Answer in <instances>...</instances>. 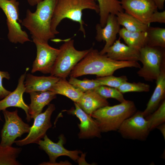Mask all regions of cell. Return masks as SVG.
Here are the masks:
<instances>
[{
  "label": "cell",
  "instance_id": "6da1fadb",
  "mask_svg": "<svg viewBox=\"0 0 165 165\" xmlns=\"http://www.w3.org/2000/svg\"><path fill=\"white\" fill-rule=\"evenodd\" d=\"M126 67L141 68L138 62L118 61L113 60L98 50L90 48L88 53L73 69L69 75L76 78L87 75L98 77L112 75L116 70Z\"/></svg>",
  "mask_w": 165,
  "mask_h": 165
},
{
  "label": "cell",
  "instance_id": "7a4b0ae2",
  "mask_svg": "<svg viewBox=\"0 0 165 165\" xmlns=\"http://www.w3.org/2000/svg\"><path fill=\"white\" fill-rule=\"evenodd\" d=\"M57 0H43L37 5L34 12L28 9L21 25L29 31L32 39L48 42L55 37L51 30V24Z\"/></svg>",
  "mask_w": 165,
  "mask_h": 165
},
{
  "label": "cell",
  "instance_id": "3957f363",
  "mask_svg": "<svg viewBox=\"0 0 165 165\" xmlns=\"http://www.w3.org/2000/svg\"><path fill=\"white\" fill-rule=\"evenodd\" d=\"M89 9L99 13V7L95 0H57L54 10L51 24V30L55 35L59 32L57 28L62 20L69 19L79 24V31L84 38L86 32L82 19L83 10Z\"/></svg>",
  "mask_w": 165,
  "mask_h": 165
},
{
  "label": "cell",
  "instance_id": "277c9868",
  "mask_svg": "<svg viewBox=\"0 0 165 165\" xmlns=\"http://www.w3.org/2000/svg\"><path fill=\"white\" fill-rule=\"evenodd\" d=\"M137 111L134 103L125 100L112 106L100 108L91 114L97 122L101 132L117 131L123 122Z\"/></svg>",
  "mask_w": 165,
  "mask_h": 165
},
{
  "label": "cell",
  "instance_id": "5b68a950",
  "mask_svg": "<svg viewBox=\"0 0 165 165\" xmlns=\"http://www.w3.org/2000/svg\"><path fill=\"white\" fill-rule=\"evenodd\" d=\"M59 48V51L50 73L51 75L60 78L66 79L77 64L89 52L90 49L77 50L74 40L69 38Z\"/></svg>",
  "mask_w": 165,
  "mask_h": 165
},
{
  "label": "cell",
  "instance_id": "8992f818",
  "mask_svg": "<svg viewBox=\"0 0 165 165\" xmlns=\"http://www.w3.org/2000/svg\"><path fill=\"white\" fill-rule=\"evenodd\" d=\"M165 48L147 46L139 50V61L143 66L137 72L146 81H152L158 77L163 63L165 62Z\"/></svg>",
  "mask_w": 165,
  "mask_h": 165
},
{
  "label": "cell",
  "instance_id": "52a82bcc",
  "mask_svg": "<svg viewBox=\"0 0 165 165\" xmlns=\"http://www.w3.org/2000/svg\"><path fill=\"white\" fill-rule=\"evenodd\" d=\"M19 3L17 0H0V8L6 17L8 38L13 43L31 41L26 32L23 31L19 19Z\"/></svg>",
  "mask_w": 165,
  "mask_h": 165
},
{
  "label": "cell",
  "instance_id": "ba28073f",
  "mask_svg": "<svg viewBox=\"0 0 165 165\" xmlns=\"http://www.w3.org/2000/svg\"><path fill=\"white\" fill-rule=\"evenodd\" d=\"M2 111L5 123L1 131L0 144L3 146H12L17 138L29 133L31 127L18 116L17 109L13 112L6 109Z\"/></svg>",
  "mask_w": 165,
  "mask_h": 165
},
{
  "label": "cell",
  "instance_id": "9c48e42d",
  "mask_svg": "<svg viewBox=\"0 0 165 165\" xmlns=\"http://www.w3.org/2000/svg\"><path fill=\"white\" fill-rule=\"evenodd\" d=\"M117 131L124 138L141 141L146 140L150 131L142 112L139 111L125 120Z\"/></svg>",
  "mask_w": 165,
  "mask_h": 165
},
{
  "label": "cell",
  "instance_id": "30bf717a",
  "mask_svg": "<svg viewBox=\"0 0 165 165\" xmlns=\"http://www.w3.org/2000/svg\"><path fill=\"white\" fill-rule=\"evenodd\" d=\"M55 109L54 104H49L44 112L40 113L34 119L33 124L28 135L23 139L15 141L14 143L20 146L31 143L38 144L46 135L47 130L52 127L51 117Z\"/></svg>",
  "mask_w": 165,
  "mask_h": 165
},
{
  "label": "cell",
  "instance_id": "8fae6325",
  "mask_svg": "<svg viewBox=\"0 0 165 165\" xmlns=\"http://www.w3.org/2000/svg\"><path fill=\"white\" fill-rule=\"evenodd\" d=\"M32 39L36 46L37 54L33 62L31 73L39 71L45 74H50L59 53V49L51 46L48 42Z\"/></svg>",
  "mask_w": 165,
  "mask_h": 165
},
{
  "label": "cell",
  "instance_id": "7c38bea8",
  "mask_svg": "<svg viewBox=\"0 0 165 165\" xmlns=\"http://www.w3.org/2000/svg\"><path fill=\"white\" fill-rule=\"evenodd\" d=\"M43 140H41L38 143L39 148L44 151L49 157V162H44L39 165H52L56 162L57 158L61 156H66L74 161H78L79 157L80 150H68L63 146L65 142V138L63 134L59 137V140L54 143L50 139L46 134Z\"/></svg>",
  "mask_w": 165,
  "mask_h": 165
},
{
  "label": "cell",
  "instance_id": "4fadbf2b",
  "mask_svg": "<svg viewBox=\"0 0 165 165\" xmlns=\"http://www.w3.org/2000/svg\"><path fill=\"white\" fill-rule=\"evenodd\" d=\"M120 2L125 13L148 25L151 15L157 9L152 0H121Z\"/></svg>",
  "mask_w": 165,
  "mask_h": 165
},
{
  "label": "cell",
  "instance_id": "5bb4252c",
  "mask_svg": "<svg viewBox=\"0 0 165 165\" xmlns=\"http://www.w3.org/2000/svg\"><path fill=\"white\" fill-rule=\"evenodd\" d=\"M75 108L68 111V113L75 116L80 123L78 124L79 132L78 136L80 139L101 137V131L96 120L84 112L78 105L74 103Z\"/></svg>",
  "mask_w": 165,
  "mask_h": 165
},
{
  "label": "cell",
  "instance_id": "9a60e30c",
  "mask_svg": "<svg viewBox=\"0 0 165 165\" xmlns=\"http://www.w3.org/2000/svg\"><path fill=\"white\" fill-rule=\"evenodd\" d=\"M116 15L110 14L107 18L105 26L102 27L100 24H97L95 27V39L98 42L105 41V45L99 52L102 55L105 54L107 50L115 42L116 35L120 29Z\"/></svg>",
  "mask_w": 165,
  "mask_h": 165
},
{
  "label": "cell",
  "instance_id": "2e32d148",
  "mask_svg": "<svg viewBox=\"0 0 165 165\" xmlns=\"http://www.w3.org/2000/svg\"><path fill=\"white\" fill-rule=\"evenodd\" d=\"M26 73L27 71L20 76L15 90L0 101V111L11 107L21 108L25 111L26 120L29 122L31 119L28 113L29 107L23 99V94L25 91L24 81Z\"/></svg>",
  "mask_w": 165,
  "mask_h": 165
},
{
  "label": "cell",
  "instance_id": "e0dca14e",
  "mask_svg": "<svg viewBox=\"0 0 165 165\" xmlns=\"http://www.w3.org/2000/svg\"><path fill=\"white\" fill-rule=\"evenodd\" d=\"M105 54L113 60L118 61L138 62L140 57L139 50L121 42L120 38L115 41Z\"/></svg>",
  "mask_w": 165,
  "mask_h": 165
},
{
  "label": "cell",
  "instance_id": "ac0fdd59",
  "mask_svg": "<svg viewBox=\"0 0 165 165\" xmlns=\"http://www.w3.org/2000/svg\"><path fill=\"white\" fill-rule=\"evenodd\" d=\"M155 90L148 101L146 108L142 112L145 117L150 115L159 107L165 96V62L162 66L160 73L156 80Z\"/></svg>",
  "mask_w": 165,
  "mask_h": 165
},
{
  "label": "cell",
  "instance_id": "d6986e66",
  "mask_svg": "<svg viewBox=\"0 0 165 165\" xmlns=\"http://www.w3.org/2000/svg\"><path fill=\"white\" fill-rule=\"evenodd\" d=\"M24 82L25 92L50 91L60 78L51 75L38 76L30 74L26 75Z\"/></svg>",
  "mask_w": 165,
  "mask_h": 165
},
{
  "label": "cell",
  "instance_id": "ffe728a7",
  "mask_svg": "<svg viewBox=\"0 0 165 165\" xmlns=\"http://www.w3.org/2000/svg\"><path fill=\"white\" fill-rule=\"evenodd\" d=\"M29 94L31 103L28 105V113L31 119H34L42 113L44 107L56 97V94L49 90L34 92Z\"/></svg>",
  "mask_w": 165,
  "mask_h": 165
},
{
  "label": "cell",
  "instance_id": "44dd1931",
  "mask_svg": "<svg viewBox=\"0 0 165 165\" xmlns=\"http://www.w3.org/2000/svg\"><path fill=\"white\" fill-rule=\"evenodd\" d=\"M77 103L84 112L90 116L97 110L109 105V104L106 99L102 97L93 90L84 92Z\"/></svg>",
  "mask_w": 165,
  "mask_h": 165
},
{
  "label": "cell",
  "instance_id": "7402d4cb",
  "mask_svg": "<svg viewBox=\"0 0 165 165\" xmlns=\"http://www.w3.org/2000/svg\"><path fill=\"white\" fill-rule=\"evenodd\" d=\"M56 94H61L69 98L77 103L84 92L71 84L66 79L60 78L50 90Z\"/></svg>",
  "mask_w": 165,
  "mask_h": 165
},
{
  "label": "cell",
  "instance_id": "603a6c76",
  "mask_svg": "<svg viewBox=\"0 0 165 165\" xmlns=\"http://www.w3.org/2000/svg\"><path fill=\"white\" fill-rule=\"evenodd\" d=\"M118 34L127 45L131 47L140 50L147 45L148 36L146 31H130L123 27L120 28Z\"/></svg>",
  "mask_w": 165,
  "mask_h": 165
},
{
  "label": "cell",
  "instance_id": "cb8c5ba5",
  "mask_svg": "<svg viewBox=\"0 0 165 165\" xmlns=\"http://www.w3.org/2000/svg\"><path fill=\"white\" fill-rule=\"evenodd\" d=\"M99 7L100 24L102 27L105 25L107 20L110 14L116 15L118 13L123 12L120 1L119 0H95Z\"/></svg>",
  "mask_w": 165,
  "mask_h": 165
},
{
  "label": "cell",
  "instance_id": "d4e9b609",
  "mask_svg": "<svg viewBox=\"0 0 165 165\" xmlns=\"http://www.w3.org/2000/svg\"><path fill=\"white\" fill-rule=\"evenodd\" d=\"M116 16L120 25L123 26L125 29L129 31H145L149 26L148 25L143 23L124 12H119Z\"/></svg>",
  "mask_w": 165,
  "mask_h": 165
},
{
  "label": "cell",
  "instance_id": "484cf974",
  "mask_svg": "<svg viewBox=\"0 0 165 165\" xmlns=\"http://www.w3.org/2000/svg\"><path fill=\"white\" fill-rule=\"evenodd\" d=\"M22 148L12 146H3L0 144V165H19L16 160Z\"/></svg>",
  "mask_w": 165,
  "mask_h": 165
},
{
  "label": "cell",
  "instance_id": "4316f807",
  "mask_svg": "<svg viewBox=\"0 0 165 165\" xmlns=\"http://www.w3.org/2000/svg\"><path fill=\"white\" fill-rule=\"evenodd\" d=\"M147 33V46L152 47L165 48V28L148 26Z\"/></svg>",
  "mask_w": 165,
  "mask_h": 165
},
{
  "label": "cell",
  "instance_id": "83f0119b",
  "mask_svg": "<svg viewBox=\"0 0 165 165\" xmlns=\"http://www.w3.org/2000/svg\"><path fill=\"white\" fill-rule=\"evenodd\" d=\"M150 131L165 122V100L152 113L145 117Z\"/></svg>",
  "mask_w": 165,
  "mask_h": 165
},
{
  "label": "cell",
  "instance_id": "f1b7e54d",
  "mask_svg": "<svg viewBox=\"0 0 165 165\" xmlns=\"http://www.w3.org/2000/svg\"><path fill=\"white\" fill-rule=\"evenodd\" d=\"M94 91L102 97L107 99H116L120 103L125 100L123 94L117 89L103 85H100L94 90Z\"/></svg>",
  "mask_w": 165,
  "mask_h": 165
},
{
  "label": "cell",
  "instance_id": "f546056e",
  "mask_svg": "<svg viewBox=\"0 0 165 165\" xmlns=\"http://www.w3.org/2000/svg\"><path fill=\"white\" fill-rule=\"evenodd\" d=\"M68 82L75 87L84 93L89 90H93L101 85L96 79L81 80L76 78L70 77Z\"/></svg>",
  "mask_w": 165,
  "mask_h": 165
},
{
  "label": "cell",
  "instance_id": "4dcf8cb0",
  "mask_svg": "<svg viewBox=\"0 0 165 165\" xmlns=\"http://www.w3.org/2000/svg\"><path fill=\"white\" fill-rule=\"evenodd\" d=\"M117 89L122 93L129 92H147L149 91V85L141 82L130 83L125 82Z\"/></svg>",
  "mask_w": 165,
  "mask_h": 165
},
{
  "label": "cell",
  "instance_id": "1f68e13d",
  "mask_svg": "<svg viewBox=\"0 0 165 165\" xmlns=\"http://www.w3.org/2000/svg\"><path fill=\"white\" fill-rule=\"evenodd\" d=\"M101 85L105 86L118 88L123 83L127 81V77L122 75L119 77H116L112 75L98 77L96 79Z\"/></svg>",
  "mask_w": 165,
  "mask_h": 165
},
{
  "label": "cell",
  "instance_id": "d6a6232c",
  "mask_svg": "<svg viewBox=\"0 0 165 165\" xmlns=\"http://www.w3.org/2000/svg\"><path fill=\"white\" fill-rule=\"evenodd\" d=\"M10 78L8 72L0 71V100L5 98L11 92L6 89L2 84L3 79H9Z\"/></svg>",
  "mask_w": 165,
  "mask_h": 165
},
{
  "label": "cell",
  "instance_id": "836d02e7",
  "mask_svg": "<svg viewBox=\"0 0 165 165\" xmlns=\"http://www.w3.org/2000/svg\"><path fill=\"white\" fill-rule=\"evenodd\" d=\"M153 22L165 23V11L159 12L157 10L155 11L151 15L149 21V24Z\"/></svg>",
  "mask_w": 165,
  "mask_h": 165
},
{
  "label": "cell",
  "instance_id": "e575fe53",
  "mask_svg": "<svg viewBox=\"0 0 165 165\" xmlns=\"http://www.w3.org/2000/svg\"><path fill=\"white\" fill-rule=\"evenodd\" d=\"M157 9L162 10L164 7L165 0H152Z\"/></svg>",
  "mask_w": 165,
  "mask_h": 165
},
{
  "label": "cell",
  "instance_id": "d590c367",
  "mask_svg": "<svg viewBox=\"0 0 165 165\" xmlns=\"http://www.w3.org/2000/svg\"><path fill=\"white\" fill-rule=\"evenodd\" d=\"M158 129L160 131L164 138V140H165V123H163L159 125L156 128Z\"/></svg>",
  "mask_w": 165,
  "mask_h": 165
},
{
  "label": "cell",
  "instance_id": "8d00e7d4",
  "mask_svg": "<svg viewBox=\"0 0 165 165\" xmlns=\"http://www.w3.org/2000/svg\"><path fill=\"white\" fill-rule=\"evenodd\" d=\"M29 4L31 6L37 5L40 2L43 0H27Z\"/></svg>",
  "mask_w": 165,
  "mask_h": 165
},
{
  "label": "cell",
  "instance_id": "74e56055",
  "mask_svg": "<svg viewBox=\"0 0 165 165\" xmlns=\"http://www.w3.org/2000/svg\"><path fill=\"white\" fill-rule=\"evenodd\" d=\"M0 120L2 121V120L0 116Z\"/></svg>",
  "mask_w": 165,
  "mask_h": 165
}]
</instances>
